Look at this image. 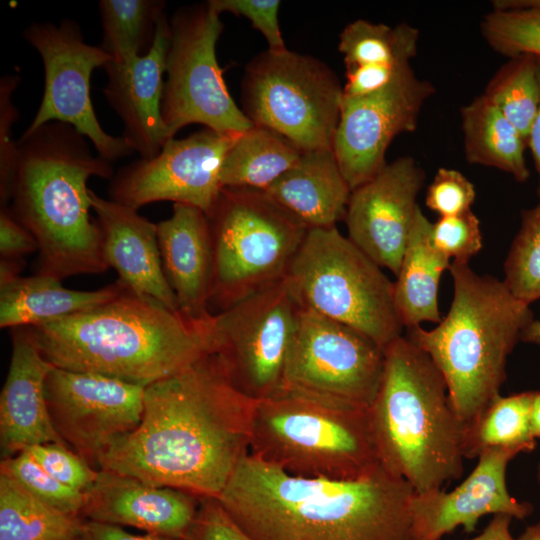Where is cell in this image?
<instances>
[{
  "label": "cell",
  "instance_id": "1",
  "mask_svg": "<svg viewBox=\"0 0 540 540\" xmlns=\"http://www.w3.org/2000/svg\"><path fill=\"white\" fill-rule=\"evenodd\" d=\"M254 400L214 353L145 387L139 425L99 457V470L217 498L249 454Z\"/></svg>",
  "mask_w": 540,
  "mask_h": 540
},
{
  "label": "cell",
  "instance_id": "2",
  "mask_svg": "<svg viewBox=\"0 0 540 540\" xmlns=\"http://www.w3.org/2000/svg\"><path fill=\"white\" fill-rule=\"evenodd\" d=\"M414 489L382 466L353 481L294 476L245 456L218 501L254 540H417Z\"/></svg>",
  "mask_w": 540,
  "mask_h": 540
},
{
  "label": "cell",
  "instance_id": "3",
  "mask_svg": "<svg viewBox=\"0 0 540 540\" xmlns=\"http://www.w3.org/2000/svg\"><path fill=\"white\" fill-rule=\"evenodd\" d=\"M213 319L169 310L125 287L104 304L28 329L54 367L146 387L213 353Z\"/></svg>",
  "mask_w": 540,
  "mask_h": 540
},
{
  "label": "cell",
  "instance_id": "4",
  "mask_svg": "<svg viewBox=\"0 0 540 540\" xmlns=\"http://www.w3.org/2000/svg\"><path fill=\"white\" fill-rule=\"evenodd\" d=\"M17 144L9 208L37 242L38 273L62 281L105 272L87 183L91 177L111 180V162L93 155L84 135L58 121L24 131Z\"/></svg>",
  "mask_w": 540,
  "mask_h": 540
},
{
  "label": "cell",
  "instance_id": "5",
  "mask_svg": "<svg viewBox=\"0 0 540 540\" xmlns=\"http://www.w3.org/2000/svg\"><path fill=\"white\" fill-rule=\"evenodd\" d=\"M380 465L415 491L442 489L462 475L465 424L445 379L407 336L384 349V366L369 408Z\"/></svg>",
  "mask_w": 540,
  "mask_h": 540
},
{
  "label": "cell",
  "instance_id": "6",
  "mask_svg": "<svg viewBox=\"0 0 540 540\" xmlns=\"http://www.w3.org/2000/svg\"><path fill=\"white\" fill-rule=\"evenodd\" d=\"M453 299L448 314L431 330L407 329L443 375L453 409L466 425L498 395L508 356L534 320L530 305L503 281L452 262Z\"/></svg>",
  "mask_w": 540,
  "mask_h": 540
},
{
  "label": "cell",
  "instance_id": "7",
  "mask_svg": "<svg viewBox=\"0 0 540 540\" xmlns=\"http://www.w3.org/2000/svg\"><path fill=\"white\" fill-rule=\"evenodd\" d=\"M249 453L288 474L353 481L381 465L369 408L280 392L254 400Z\"/></svg>",
  "mask_w": 540,
  "mask_h": 540
},
{
  "label": "cell",
  "instance_id": "8",
  "mask_svg": "<svg viewBox=\"0 0 540 540\" xmlns=\"http://www.w3.org/2000/svg\"><path fill=\"white\" fill-rule=\"evenodd\" d=\"M286 280L302 307L358 331L383 350L402 336L394 282L336 226L308 230Z\"/></svg>",
  "mask_w": 540,
  "mask_h": 540
},
{
  "label": "cell",
  "instance_id": "9",
  "mask_svg": "<svg viewBox=\"0 0 540 540\" xmlns=\"http://www.w3.org/2000/svg\"><path fill=\"white\" fill-rule=\"evenodd\" d=\"M219 312L287 276L309 228L265 191L223 188L208 215Z\"/></svg>",
  "mask_w": 540,
  "mask_h": 540
},
{
  "label": "cell",
  "instance_id": "10",
  "mask_svg": "<svg viewBox=\"0 0 540 540\" xmlns=\"http://www.w3.org/2000/svg\"><path fill=\"white\" fill-rule=\"evenodd\" d=\"M342 97L343 85L326 63L287 48L256 55L241 84V109L252 124L302 151L332 149Z\"/></svg>",
  "mask_w": 540,
  "mask_h": 540
},
{
  "label": "cell",
  "instance_id": "11",
  "mask_svg": "<svg viewBox=\"0 0 540 540\" xmlns=\"http://www.w3.org/2000/svg\"><path fill=\"white\" fill-rule=\"evenodd\" d=\"M161 116L169 139L191 124L243 133L253 124L232 98L216 57L224 25L208 1L178 8L169 18Z\"/></svg>",
  "mask_w": 540,
  "mask_h": 540
},
{
  "label": "cell",
  "instance_id": "12",
  "mask_svg": "<svg viewBox=\"0 0 540 540\" xmlns=\"http://www.w3.org/2000/svg\"><path fill=\"white\" fill-rule=\"evenodd\" d=\"M383 366L384 350L368 337L301 306L280 392L368 409Z\"/></svg>",
  "mask_w": 540,
  "mask_h": 540
},
{
  "label": "cell",
  "instance_id": "13",
  "mask_svg": "<svg viewBox=\"0 0 540 540\" xmlns=\"http://www.w3.org/2000/svg\"><path fill=\"white\" fill-rule=\"evenodd\" d=\"M300 310L285 278L214 314L213 353L244 396L257 401L281 391Z\"/></svg>",
  "mask_w": 540,
  "mask_h": 540
},
{
  "label": "cell",
  "instance_id": "14",
  "mask_svg": "<svg viewBox=\"0 0 540 540\" xmlns=\"http://www.w3.org/2000/svg\"><path fill=\"white\" fill-rule=\"evenodd\" d=\"M23 38L40 55L44 89L40 105L25 132L52 121L66 123L84 135L97 155L113 162L133 153L121 136L107 133L97 119L91 99V77L112 60L100 45L85 41L79 24L32 22Z\"/></svg>",
  "mask_w": 540,
  "mask_h": 540
},
{
  "label": "cell",
  "instance_id": "15",
  "mask_svg": "<svg viewBox=\"0 0 540 540\" xmlns=\"http://www.w3.org/2000/svg\"><path fill=\"white\" fill-rule=\"evenodd\" d=\"M240 134L204 127L185 138H171L154 157L121 167L110 180L109 199L136 210L171 201L197 207L208 216L223 189V161Z\"/></svg>",
  "mask_w": 540,
  "mask_h": 540
},
{
  "label": "cell",
  "instance_id": "16",
  "mask_svg": "<svg viewBox=\"0 0 540 540\" xmlns=\"http://www.w3.org/2000/svg\"><path fill=\"white\" fill-rule=\"evenodd\" d=\"M145 386L54 367L45 382L52 424L76 454L98 470L100 455L139 425Z\"/></svg>",
  "mask_w": 540,
  "mask_h": 540
},
{
  "label": "cell",
  "instance_id": "17",
  "mask_svg": "<svg viewBox=\"0 0 540 540\" xmlns=\"http://www.w3.org/2000/svg\"><path fill=\"white\" fill-rule=\"evenodd\" d=\"M433 84L411 66L383 89L359 98H343L332 150L351 190L373 178L386 164L395 137L412 133Z\"/></svg>",
  "mask_w": 540,
  "mask_h": 540
},
{
  "label": "cell",
  "instance_id": "18",
  "mask_svg": "<svg viewBox=\"0 0 540 540\" xmlns=\"http://www.w3.org/2000/svg\"><path fill=\"white\" fill-rule=\"evenodd\" d=\"M425 172L411 156L387 163L352 190L345 223L347 237L382 268L398 274L415 221Z\"/></svg>",
  "mask_w": 540,
  "mask_h": 540
},
{
  "label": "cell",
  "instance_id": "19",
  "mask_svg": "<svg viewBox=\"0 0 540 540\" xmlns=\"http://www.w3.org/2000/svg\"><path fill=\"white\" fill-rule=\"evenodd\" d=\"M520 453L514 448H487L454 490L414 493L411 511L417 540H440L458 526L472 533L479 519L487 514H507L519 520L531 515L533 506L514 498L506 484L507 466Z\"/></svg>",
  "mask_w": 540,
  "mask_h": 540
},
{
  "label": "cell",
  "instance_id": "20",
  "mask_svg": "<svg viewBox=\"0 0 540 540\" xmlns=\"http://www.w3.org/2000/svg\"><path fill=\"white\" fill-rule=\"evenodd\" d=\"M200 502L201 497L183 490L100 469L95 482L84 492L81 517L188 540Z\"/></svg>",
  "mask_w": 540,
  "mask_h": 540
},
{
  "label": "cell",
  "instance_id": "21",
  "mask_svg": "<svg viewBox=\"0 0 540 540\" xmlns=\"http://www.w3.org/2000/svg\"><path fill=\"white\" fill-rule=\"evenodd\" d=\"M169 18L159 21L151 49L143 56L111 60L103 68V95L123 124L121 137L139 158L157 155L169 140L161 116Z\"/></svg>",
  "mask_w": 540,
  "mask_h": 540
},
{
  "label": "cell",
  "instance_id": "22",
  "mask_svg": "<svg viewBox=\"0 0 540 540\" xmlns=\"http://www.w3.org/2000/svg\"><path fill=\"white\" fill-rule=\"evenodd\" d=\"M90 198L105 262L118 273V281L138 297L181 311L163 270L157 224L91 189Z\"/></svg>",
  "mask_w": 540,
  "mask_h": 540
},
{
  "label": "cell",
  "instance_id": "23",
  "mask_svg": "<svg viewBox=\"0 0 540 540\" xmlns=\"http://www.w3.org/2000/svg\"><path fill=\"white\" fill-rule=\"evenodd\" d=\"M12 352L0 394L2 459L43 443L67 445L56 432L48 410L45 382L54 366L48 362L28 329H12Z\"/></svg>",
  "mask_w": 540,
  "mask_h": 540
},
{
  "label": "cell",
  "instance_id": "24",
  "mask_svg": "<svg viewBox=\"0 0 540 540\" xmlns=\"http://www.w3.org/2000/svg\"><path fill=\"white\" fill-rule=\"evenodd\" d=\"M157 239L166 279L179 309L193 317L210 313L214 285V252L208 216L201 209L176 203L172 215L157 223Z\"/></svg>",
  "mask_w": 540,
  "mask_h": 540
},
{
  "label": "cell",
  "instance_id": "25",
  "mask_svg": "<svg viewBox=\"0 0 540 540\" xmlns=\"http://www.w3.org/2000/svg\"><path fill=\"white\" fill-rule=\"evenodd\" d=\"M265 192L309 229L344 220L351 188L332 149L302 151L297 162Z\"/></svg>",
  "mask_w": 540,
  "mask_h": 540
},
{
  "label": "cell",
  "instance_id": "26",
  "mask_svg": "<svg viewBox=\"0 0 540 540\" xmlns=\"http://www.w3.org/2000/svg\"><path fill=\"white\" fill-rule=\"evenodd\" d=\"M118 280L92 291L65 288L61 281L37 273L0 285V327H28L90 310L117 297Z\"/></svg>",
  "mask_w": 540,
  "mask_h": 540
},
{
  "label": "cell",
  "instance_id": "27",
  "mask_svg": "<svg viewBox=\"0 0 540 540\" xmlns=\"http://www.w3.org/2000/svg\"><path fill=\"white\" fill-rule=\"evenodd\" d=\"M431 226L419 208L394 282L395 306L407 329L422 322L442 320L438 307L439 282L451 262L432 246Z\"/></svg>",
  "mask_w": 540,
  "mask_h": 540
},
{
  "label": "cell",
  "instance_id": "28",
  "mask_svg": "<svg viewBox=\"0 0 540 540\" xmlns=\"http://www.w3.org/2000/svg\"><path fill=\"white\" fill-rule=\"evenodd\" d=\"M463 150L470 164L496 168L517 182L530 177L524 151L527 141L483 94L460 110Z\"/></svg>",
  "mask_w": 540,
  "mask_h": 540
},
{
  "label": "cell",
  "instance_id": "29",
  "mask_svg": "<svg viewBox=\"0 0 540 540\" xmlns=\"http://www.w3.org/2000/svg\"><path fill=\"white\" fill-rule=\"evenodd\" d=\"M301 154L302 150L283 135L253 124L226 154L220 172L221 186L265 191Z\"/></svg>",
  "mask_w": 540,
  "mask_h": 540
},
{
  "label": "cell",
  "instance_id": "30",
  "mask_svg": "<svg viewBox=\"0 0 540 540\" xmlns=\"http://www.w3.org/2000/svg\"><path fill=\"white\" fill-rule=\"evenodd\" d=\"M83 522L0 473V540H77Z\"/></svg>",
  "mask_w": 540,
  "mask_h": 540
},
{
  "label": "cell",
  "instance_id": "31",
  "mask_svg": "<svg viewBox=\"0 0 540 540\" xmlns=\"http://www.w3.org/2000/svg\"><path fill=\"white\" fill-rule=\"evenodd\" d=\"M419 30L407 23L389 26L357 19L340 33L338 48L346 70H400L416 55Z\"/></svg>",
  "mask_w": 540,
  "mask_h": 540
},
{
  "label": "cell",
  "instance_id": "32",
  "mask_svg": "<svg viewBox=\"0 0 540 540\" xmlns=\"http://www.w3.org/2000/svg\"><path fill=\"white\" fill-rule=\"evenodd\" d=\"M534 391L498 395L465 425L463 453L473 459L492 447H507L530 453L537 446L531 431Z\"/></svg>",
  "mask_w": 540,
  "mask_h": 540
},
{
  "label": "cell",
  "instance_id": "33",
  "mask_svg": "<svg viewBox=\"0 0 540 540\" xmlns=\"http://www.w3.org/2000/svg\"><path fill=\"white\" fill-rule=\"evenodd\" d=\"M101 48L112 60L145 55L152 47L158 23L166 14L163 0H100Z\"/></svg>",
  "mask_w": 540,
  "mask_h": 540
},
{
  "label": "cell",
  "instance_id": "34",
  "mask_svg": "<svg viewBox=\"0 0 540 540\" xmlns=\"http://www.w3.org/2000/svg\"><path fill=\"white\" fill-rule=\"evenodd\" d=\"M483 95L520 131L527 141L540 106L537 57L509 58L487 83Z\"/></svg>",
  "mask_w": 540,
  "mask_h": 540
},
{
  "label": "cell",
  "instance_id": "35",
  "mask_svg": "<svg viewBox=\"0 0 540 540\" xmlns=\"http://www.w3.org/2000/svg\"><path fill=\"white\" fill-rule=\"evenodd\" d=\"M503 280L521 301L540 299V202L521 214V225L504 263Z\"/></svg>",
  "mask_w": 540,
  "mask_h": 540
},
{
  "label": "cell",
  "instance_id": "36",
  "mask_svg": "<svg viewBox=\"0 0 540 540\" xmlns=\"http://www.w3.org/2000/svg\"><path fill=\"white\" fill-rule=\"evenodd\" d=\"M480 31L489 47L500 55L540 57L539 7L492 8L482 18Z\"/></svg>",
  "mask_w": 540,
  "mask_h": 540
},
{
  "label": "cell",
  "instance_id": "37",
  "mask_svg": "<svg viewBox=\"0 0 540 540\" xmlns=\"http://www.w3.org/2000/svg\"><path fill=\"white\" fill-rule=\"evenodd\" d=\"M0 473L14 479L46 504L66 514L81 517L84 493L55 479L26 451L2 459Z\"/></svg>",
  "mask_w": 540,
  "mask_h": 540
},
{
  "label": "cell",
  "instance_id": "38",
  "mask_svg": "<svg viewBox=\"0 0 540 540\" xmlns=\"http://www.w3.org/2000/svg\"><path fill=\"white\" fill-rule=\"evenodd\" d=\"M432 246L456 263L468 264L482 248L480 221L472 210L439 217L430 230Z\"/></svg>",
  "mask_w": 540,
  "mask_h": 540
},
{
  "label": "cell",
  "instance_id": "39",
  "mask_svg": "<svg viewBox=\"0 0 540 540\" xmlns=\"http://www.w3.org/2000/svg\"><path fill=\"white\" fill-rule=\"evenodd\" d=\"M24 451L55 479L80 492L88 490L97 479L99 470L93 468L67 445L43 443Z\"/></svg>",
  "mask_w": 540,
  "mask_h": 540
},
{
  "label": "cell",
  "instance_id": "40",
  "mask_svg": "<svg viewBox=\"0 0 540 540\" xmlns=\"http://www.w3.org/2000/svg\"><path fill=\"white\" fill-rule=\"evenodd\" d=\"M20 82L19 75L8 74L0 79V201L8 206L14 176L18 144L13 139V127L19 118L13 95Z\"/></svg>",
  "mask_w": 540,
  "mask_h": 540
},
{
  "label": "cell",
  "instance_id": "41",
  "mask_svg": "<svg viewBox=\"0 0 540 540\" xmlns=\"http://www.w3.org/2000/svg\"><path fill=\"white\" fill-rule=\"evenodd\" d=\"M476 192L473 183L460 171L441 167L427 187L426 206L440 217L471 210Z\"/></svg>",
  "mask_w": 540,
  "mask_h": 540
},
{
  "label": "cell",
  "instance_id": "42",
  "mask_svg": "<svg viewBox=\"0 0 540 540\" xmlns=\"http://www.w3.org/2000/svg\"><path fill=\"white\" fill-rule=\"evenodd\" d=\"M209 5L219 15L224 12L247 18L252 26L265 37L271 50L287 47L279 25L278 0H209Z\"/></svg>",
  "mask_w": 540,
  "mask_h": 540
},
{
  "label": "cell",
  "instance_id": "43",
  "mask_svg": "<svg viewBox=\"0 0 540 540\" xmlns=\"http://www.w3.org/2000/svg\"><path fill=\"white\" fill-rule=\"evenodd\" d=\"M188 540H254L228 514L217 498H201Z\"/></svg>",
  "mask_w": 540,
  "mask_h": 540
},
{
  "label": "cell",
  "instance_id": "44",
  "mask_svg": "<svg viewBox=\"0 0 540 540\" xmlns=\"http://www.w3.org/2000/svg\"><path fill=\"white\" fill-rule=\"evenodd\" d=\"M38 251L33 235L16 219L8 206L0 211L1 258H19Z\"/></svg>",
  "mask_w": 540,
  "mask_h": 540
},
{
  "label": "cell",
  "instance_id": "45",
  "mask_svg": "<svg viewBox=\"0 0 540 540\" xmlns=\"http://www.w3.org/2000/svg\"><path fill=\"white\" fill-rule=\"evenodd\" d=\"M77 540H180L165 536L132 534L122 527L84 520Z\"/></svg>",
  "mask_w": 540,
  "mask_h": 540
},
{
  "label": "cell",
  "instance_id": "46",
  "mask_svg": "<svg viewBox=\"0 0 540 540\" xmlns=\"http://www.w3.org/2000/svg\"><path fill=\"white\" fill-rule=\"evenodd\" d=\"M513 517L507 514H496L483 532L470 540H516L510 533Z\"/></svg>",
  "mask_w": 540,
  "mask_h": 540
},
{
  "label": "cell",
  "instance_id": "47",
  "mask_svg": "<svg viewBox=\"0 0 540 540\" xmlns=\"http://www.w3.org/2000/svg\"><path fill=\"white\" fill-rule=\"evenodd\" d=\"M537 61L540 80V57H537ZM527 146L530 148L535 168L538 173V195L540 197V106L527 137Z\"/></svg>",
  "mask_w": 540,
  "mask_h": 540
},
{
  "label": "cell",
  "instance_id": "48",
  "mask_svg": "<svg viewBox=\"0 0 540 540\" xmlns=\"http://www.w3.org/2000/svg\"><path fill=\"white\" fill-rule=\"evenodd\" d=\"M24 267V260L19 258H1L0 285L6 284L20 277Z\"/></svg>",
  "mask_w": 540,
  "mask_h": 540
},
{
  "label": "cell",
  "instance_id": "49",
  "mask_svg": "<svg viewBox=\"0 0 540 540\" xmlns=\"http://www.w3.org/2000/svg\"><path fill=\"white\" fill-rule=\"evenodd\" d=\"M531 431L536 440L540 439V391H534L531 409Z\"/></svg>",
  "mask_w": 540,
  "mask_h": 540
},
{
  "label": "cell",
  "instance_id": "50",
  "mask_svg": "<svg viewBox=\"0 0 540 540\" xmlns=\"http://www.w3.org/2000/svg\"><path fill=\"white\" fill-rule=\"evenodd\" d=\"M520 341L540 345V319H534L523 330Z\"/></svg>",
  "mask_w": 540,
  "mask_h": 540
},
{
  "label": "cell",
  "instance_id": "51",
  "mask_svg": "<svg viewBox=\"0 0 540 540\" xmlns=\"http://www.w3.org/2000/svg\"><path fill=\"white\" fill-rule=\"evenodd\" d=\"M519 6H532L540 8V0H495L493 1V8H508Z\"/></svg>",
  "mask_w": 540,
  "mask_h": 540
},
{
  "label": "cell",
  "instance_id": "52",
  "mask_svg": "<svg viewBox=\"0 0 540 540\" xmlns=\"http://www.w3.org/2000/svg\"><path fill=\"white\" fill-rule=\"evenodd\" d=\"M516 540H540V521L528 526Z\"/></svg>",
  "mask_w": 540,
  "mask_h": 540
},
{
  "label": "cell",
  "instance_id": "53",
  "mask_svg": "<svg viewBox=\"0 0 540 540\" xmlns=\"http://www.w3.org/2000/svg\"><path fill=\"white\" fill-rule=\"evenodd\" d=\"M537 480H538V482L540 484V461H539L538 466H537Z\"/></svg>",
  "mask_w": 540,
  "mask_h": 540
}]
</instances>
